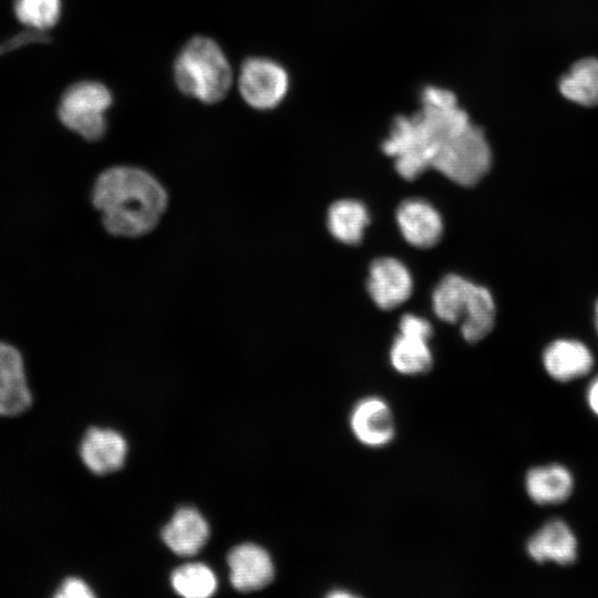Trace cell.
<instances>
[{"label": "cell", "mask_w": 598, "mask_h": 598, "mask_svg": "<svg viewBox=\"0 0 598 598\" xmlns=\"http://www.w3.org/2000/svg\"><path fill=\"white\" fill-rule=\"evenodd\" d=\"M174 590L187 598H206L217 588L213 570L202 563H189L176 568L171 577Z\"/></svg>", "instance_id": "cell-21"}, {"label": "cell", "mask_w": 598, "mask_h": 598, "mask_svg": "<svg viewBox=\"0 0 598 598\" xmlns=\"http://www.w3.org/2000/svg\"><path fill=\"white\" fill-rule=\"evenodd\" d=\"M395 216L402 236L412 246L430 248L442 237V218L424 199L404 200L398 207Z\"/></svg>", "instance_id": "cell-11"}, {"label": "cell", "mask_w": 598, "mask_h": 598, "mask_svg": "<svg viewBox=\"0 0 598 598\" xmlns=\"http://www.w3.org/2000/svg\"><path fill=\"white\" fill-rule=\"evenodd\" d=\"M526 489L529 497L537 504H559L570 496L573 477L561 465L535 467L526 475Z\"/></svg>", "instance_id": "cell-18"}, {"label": "cell", "mask_w": 598, "mask_h": 598, "mask_svg": "<svg viewBox=\"0 0 598 598\" xmlns=\"http://www.w3.org/2000/svg\"><path fill=\"white\" fill-rule=\"evenodd\" d=\"M126 452L124 437L111 429L91 427L80 446L82 461L96 474L118 470L124 463Z\"/></svg>", "instance_id": "cell-14"}, {"label": "cell", "mask_w": 598, "mask_h": 598, "mask_svg": "<svg viewBox=\"0 0 598 598\" xmlns=\"http://www.w3.org/2000/svg\"><path fill=\"white\" fill-rule=\"evenodd\" d=\"M590 409L598 415V377L590 383L587 392Z\"/></svg>", "instance_id": "cell-24"}, {"label": "cell", "mask_w": 598, "mask_h": 598, "mask_svg": "<svg viewBox=\"0 0 598 598\" xmlns=\"http://www.w3.org/2000/svg\"><path fill=\"white\" fill-rule=\"evenodd\" d=\"M55 597L59 598H90L94 592L87 584L76 577L66 578L59 587Z\"/></svg>", "instance_id": "cell-23"}, {"label": "cell", "mask_w": 598, "mask_h": 598, "mask_svg": "<svg viewBox=\"0 0 598 598\" xmlns=\"http://www.w3.org/2000/svg\"><path fill=\"white\" fill-rule=\"evenodd\" d=\"M433 311L441 320L461 323V333L468 342L485 338L495 322V303L482 286L457 276L447 275L432 295Z\"/></svg>", "instance_id": "cell-4"}, {"label": "cell", "mask_w": 598, "mask_h": 598, "mask_svg": "<svg viewBox=\"0 0 598 598\" xmlns=\"http://www.w3.org/2000/svg\"><path fill=\"white\" fill-rule=\"evenodd\" d=\"M368 224L369 213L358 200L341 199L333 203L328 210V228L331 235L343 244H359Z\"/></svg>", "instance_id": "cell-19"}, {"label": "cell", "mask_w": 598, "mask_h": 598, "mask_svg": "<svg viewBox=\"0 0 598 598\" xmlns=\"http://www.w3.org/2000/svg\"><path fill=\"white\" fill-rule=\"evenodd\" d=\"M543 362L548 374L560 382L586 375L592 368L590 350L576 340H556L544 351Z\"/></svg>", "instance_id": "cell-16"}, {"label": "cell", "mask_w": 598, "mask_h": 598, "mask_svg": "<svg viewBox=\"0 0 598 598\" xmlns=\"http://www.w3.org/2000/svg\"><path fill=\"white\" fill-rule=\"evenodd\" d=\"M595 323H596V328H597V332H598V300H597L596 306H595Z\"/></svg>", "instance_id": "cell-25"}, {"label": "cell", "mask_w": 598, "mask_h": 598, "mask_svg": "<svg viewBox=\"0 0 598 598\" xmlns=\"http://www.w3.org/2000/svg\"><path fill=\"white\" fill-rule=\"evenodd\" d=\"M209 527L204 516L193 507L176 511L162 530L166 546L179 556H192L206 544Z\"/></svg>", "instance_id": "cell-15"}, {"label": "cell", "mask_w": 598, "mask_h": 598, "mask_svg": "<svg viewBox=\"0 0 598 598\" xmlns=\"http://www.w3.org/2000/svg\"><path fill=\"white\" fill-rule=\"evenodd\" d=\"M113 103L112 92L97 81H82L71 85L59 106L61 122L86 141L101 140L106 130V112Z\"/></svg>", "instance_id": "cell-6"}, {"label": "cell", "mask_w": 598, "mask_h": 598, "mask_svg": "<svg viewBox=\"0 0 598 598\" xmlns=\"http://www.w3.org/2000/svg\"><path fill=\"white\" fill-rule=\"evenodd\" d=\"M527 551L537 563L569 565L577 557V540L564 522L553 520L528 540Z\"/></svg>", "instance_id": "cell-17"}, {"label": "cell", "mask_w": 598, "mask_h": 598, "mask_svg": "<svg viewBox=\"0 0 598 598\" xmlns=\"http://www.w3.org/2000/svg\"><path fill=\"white\" fill-rule=\"evenodd\" d=\"M470 122L451 91L426 86L421 94L420 110L394 120L382 150L394 158L396 172L404 179L413 181L431 167L440 145Z\"/></svg>", "instance_id": "cell-2"}, {"label": "cell", "mask_w": 598, "mask_h": 598, "mask_svg": "<svg viewBox=\"0 0 598 598\" xmlns=\"http://www.w3.org/2000/svg\"><path fill=\"white\" fill-rule=\"evenodd\" d=\"M230 582L239 591L258 590L274 578V564L269 554L256 544H240L227 557Z\"/></svg>", "instance_id": "cell-10"}, {"label": "cell", "mask_w": 598, "mask_h": 598, "mask_svg": "<svg viewBox=\"0 0 598 598\" xmlns=\"http://www.w3.org/2000/svg\"><path fill=\"white\" fill-rule=\"evenodd\" d=\"M400 333L390 350L393 368L402 374H421L432 367L427 341L432 327L427 320L415 315H404L399 324Z\"/></svg>", "instance_id": "cell-8"}, {"label": "cell", "mask_w": 598, "mask_h": 598, "mask_svg": "<svg viewBox=\"0 0 598 598\" xmlns=\"http://www.w3.org/2000/svg\"><path fill=\"white\" fill-rule=\"evenodd\" d=\"M91 202L110 236L138 239L152 234L164 219L169 193L151 171L116 164L97 174L91 188Z\"/></svg>", "instance_id": "cell-1"}, {"label": "cell", "mask_w": 598, "mask_h": 598, "mask_svg": "<svg viewBox=\"0 0 598 598\" xmlns=\"http://www.w3.org/2000/svg\"><path fill=\"white\" fill-rule=\"evenodd\" d=\"M14 11L23 24L43 31L56 23L61 12V0H17Z\"/></svg>", "instance_id": "cell-22"}, {"label": "cell", "mask_w": 598, "mask_h": 598, "mask_svg": "<svg viewBox=\"0 0 598 598\" xmlns=\"http://www.w3.org/2000/svg\"><path fill=\"white\" fill-rule=\"evenodd\" d=\"M289 89V75L278 62L254 56L245 60L238 74V90L252 109L268 111L278 106Z\"/></svg>", "instance_id": "cell-7"}, {"label": "cell", "mask_w": 598, "mask_h": 598, "mask_svg": "<svg viewBox=\"0 0 598 598\" xmlns=\"http://www.w3.org/2000/svg\"><path fill=\"white\" fill-rule=\"evenodd\" d=\"M561 94L578 104H598V60L584 59L573 65L559 82Z\"/></svg>", "instance_id": "cell-20"}, {"label": "cell", "mask_w": 598, "mask_h": 598, "mask_svg": "<svg viewBox=\"0 0 598 598\" xmlns=\"http://www.w3.org/2000/svg\"><path fill=\"white\" fill-rule=\"evenodd\" d=\"M368 291L373 301L384 310L403 303L412 292V277L398 259H375L369 271Z\"/></svg>", "instance_id": "cell-9"}, {"label": "cell", "mask_w": 598, "mask_h": 598, "mask_svg": "<svg viewBox=\"0 0 598 598\" xmlns=\"http://www.w3.org/2000/svg\"><path fill=\"white\" fill-rule=\"evenodd\" d=\"M174 80L179 91L199 102L221 101L233 83V72L221 48L210 38L194 37L174 62Z\"/></svg>", "instance_id": "cell-3"}, {"label": "cell", "mask_w": 598, "mask_h": 598, "mask_svg": "<svg viewBox=\"0 0 598 598\" xmlns=\"http://www.w3.org/2000/svg\"><path fill=\"white\" fill-rule=\"evenodd\" d=\"M31 404L20 353L0 342V415H16Z\"/></svg>", "instance_id": "cell-13"}, {"label": "cell", "mask_w": 598, "mask_h": 598, "mask_svg": "<svg viewBox=\"0 0 598 598\" xmlns=\"http://www.w3.org/2000/svg\"><path fill=\"white\" fill-rule=\"evenodd\" d=\"M350 424L355 437L368 446H384L394 436L392 412L388 404L377 396L365 398L354 406Z\"/></svg>", "instance_id": "cell-12"}, {"label": "cell", "mask_w": 598, "mask_h": 598, "mask_svg": "<svg viewBox=\"0 0 598 598\" xmlns=\"http://www.w3.org/2000/svg\"><path fill=\"white\" fill-rule=\"evenodd\" d=\"M492 152L481 127L472 122L448 136L431 167L461 186H473L489 171Z\"/></svg>", "instance_id": "cell-5"}]
</instances>
